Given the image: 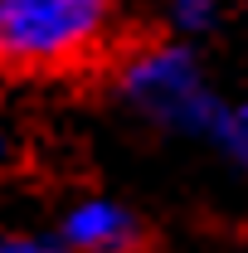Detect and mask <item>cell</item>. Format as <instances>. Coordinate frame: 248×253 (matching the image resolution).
Listing matches in <instances>:
<instances>
[{
    "label": "cell",
    "instance_id": "obj_1",
    "mask_svg": "<svg viewBox=\"0 0 248 253\" xmlns=\"http://www.w3.org/2000/svg\"><path fill=\"white\" fill-rule=\"evenodd\" d=\"M112 97L141 126L209 146L224 166H248V107L214 88L195 39L156 34L112 54Z\"/></svg>",
    "mask_w": 248,
    "mask_h": 253
},
{
    "label": "cell",
    "instance_id": "obj_2",
    "mask_svg": "<svg viewBox=\"0 0 248 253\" xmlns=\"http://www.w3.org/2000/svg\"><path fill=\"white\" fill-rule=\"evenodd\" d=\"M122 0H0V78H83L122 49Z\"/></svg>",
    "mask_w": 248,
    "mask_h": 253
},
{
    "label": "cell",
    "instance_id": "obj_3",
    "mask_svg": "<svg viewBox=\"0 0 248 253\" xmlns=\"http://www.w3.org/2000/svg\"><path fill=\"white\" fill-rule=\"evenodd\" d=\"M54 239L73 253H141L146 219H141L136 205H126L122 195L93 190V195H78V200L63 205Z\"/></svg>",
    "mask_w": 248,
    "mask_h": 253
},
{
    "label": "cell",
    "instance_id": "obj_4",
    "mask_svg": "<svg viewBox=\"0 0 248 253\" xmlns=\"http://www.w3.org/2000/svg\"><path fill=\"white\" fill-rule=\"evenodd\" d=\"M224 5L229 0H161V25H165V34L200 44L224 25Z\"/></svg>",
    "mask_w": 248,
    "mask_h": 253
},
{
    "label": "cell",
    "instance_id": "obj_5",
    "mask_svg": "<svg viewBox=\"0 0 248 253\" xmlns=\"http://www.w3.org/2000/svg\"><path fill=\"white\" fill-rule=\"evenodd\" d=\"M0 253H73L63 249L54 234H30V229H5L0 234Z\"/></svg>",
    "mask_w": 248,
    "mask_h": 253
},
{
    "label": "cell",
    "instance_id": "obj_6",
    "mask_svg": "<svg viewBox=\"0 0 248 253\" xmlns=\"http://www.w3.org/2000/svg\"><path fill=\"white\" fill-rule=\"evenodd\" d=\"M15 151H20V136H15V126H10V117L0 112V175H5V166L15 161Z\"/></svg>",
    "mask_w": 248,
    "mask_h": 253
}]
</instances>
